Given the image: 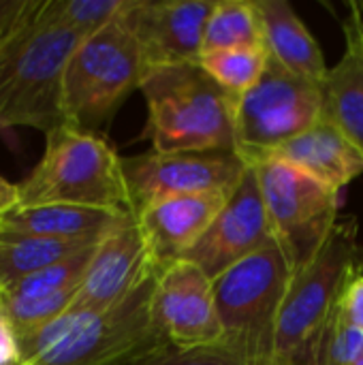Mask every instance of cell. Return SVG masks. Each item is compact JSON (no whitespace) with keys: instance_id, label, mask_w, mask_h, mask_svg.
<instances>
[{"instance_id":"cell-1","label":"cell","mask_w":363,"mask_h":365,"mask_svg":"<svg viewBox=\"0 0 363 365\" xmlns=\"http://www.w3.org/2000/svg\"><path fill=\"white\" fill-rule=\"evenodd\" d=\"M141 94L148 103L143 139L154 152H235L237 98L199 62L152 66Z\"/></svg>"},{"instance_id":"cell-2","label":"cell","mask_w":363,"mask_h":365,"mask_svg":"<svg viewBox=\"0 0 363 365\" xmlns=\"http://www.w3.org/2000/svg\"><path fill=\"white\" fill-rule=\"evenodd\" d=\"M45 152L17 184L21 205H79L133 214L122 156L96 133L62 124L49 130Z\"/></svg>"},{"instance_id":"cell-3","label":"cell","mask_w":363,"mask_h":365,"mask_svg":"<svg viewBox=\"0 0 363 365\" xmlns=\"http://www.w3.org/2000/svg\"><path fill=\"white\" fill-rule=\"evenodd\" d=\"M86 38L66 26L39 21L0 36V128L32 126L45 135L62 124V77Z\"/></svg>"},{"instance_id":"cell-4","label":"cell","mask_w":363,"mask_h":365,"mask_svg":"<svg viewBox=\"0 0 363 365\" xmlns=\"http://www.w3.org/2000/svg\"><path fill=\"white\" fill-rule=\"evenodd\" d=\"M293 272L282 248H265L212 280L223 342L242 365H276V338Z\"/></svg>"},{"instance_id":"cell-5","label":"cell","mask_w":363,"mask_h":365,"mask_svg":"<svg viewBox=\"0 0 363 365\" xmlns=\"http://www.w3.org/2000/svg\"><path fill=\"white\" fill-rule=\"evenodd\" d=\"M148 71L143 47L120 17L86 36L71 53L62 77L66 124L98 135L124 101L141 90Z\"/></svg>"},{"instance_id":"cell-6","label":"cell","mask_w":363,"mask_h":365,"mask_svg":"<svg viewBox=\"0 0 363 365\" xmlns=\"http://www.w3.org/2000/svg\"><path fill=\"white\" fill-rule=\"evenodd\" d=\"M363 274V246L355 216H340L319 255L293 274L276 338V365H304L310 344L344 289Z\"/></svg>"},{"instance_id":"cell-7","label":"cell","mask_w":363,"mask_h":365,"mask_svg":"<svg viewBox=\"0 0 363 365\" xmlns=\"http://www.w3.org/2000/svg\"><path fill=\"white\" fill-rule=\"evenodd\" d=\"M248 167L257 173L272 235L291 272L297 274L319 255L334 231L342 192L274 156L248 163Z\"/></svg>"},{"instance_id":"cell-8","label":"cell","mask_w":363,"mask_h":365,"mask_svg":"<svg viewBox=\"0 0 363 365\" xmlns=\"http://www.w3.org/2000/svg\"><path fill=\"white\" fill-rule=\"evenodd\" d=\"M323 120V88L267 62L261 81L237 101L235 152L248 165Z\"/></svg>"},{"instance_id":"cell-9","label":"cell","mask_w":363,"mask_h":365,"mask_svg":"<svg viewBox=\"0 0 363 365\" xmlns=\"http://www.w3.org/2000/svg\"><path fill=\"white\" fill-rule=\"evenodd\" d=\"M154 282L156 276L105 312H73L75 321L56 346L26 365H122L167 346L152 323Z\"/></svg>"},{"instance_id":"cell-10","label":"cell","mask_w":363,"mask_h":365,"mask_svg":"<svg viewBox=\"0 0 363 365\" xmlns=\"http://www.w3.org/2000/svg\"><path fill=\"white\" fill-rule=\"evenodd\" d=\"M248 165L237 152H145L122 158L133 214L171 197L233 192Z\"/></svg>"},{"instance_id":"cell-11","label":"cell","mask_w":363,"mask_h":365,"mask_svg":"<svg viewBox=\"0 0 363 365\" xmlns=\"http://www.w3.org/2000/svg\"><path fill=\"white\" fill-rule=\"evenodd\" d=\"M152 323L175 349L220 346L223 327L212 280L190 261H178L158 272L152 291Z\"/></svg>"},{"instance_id":"cell-12","label":"cell","mask_w":363,"mask_h":365,"mask_svg":"<svg viewBox=\"0 0 363 365\" xmlns=\"http://www.w3.org/2000/svg\"><path fill=\"white\" fill-rule=\"evenodd\" d=\"M270 242H274V235L263 195L255 169L248 167L229 201L182 261L195 263L210 280H214L265 248Z\"/></svg>"},{"instance_id":"cell-13","label":"cell","mask_w":363,"mask_h":365,"mask_svg":"<svg viewBox=\"0 0 363 365\" xmlns=\"http://www.w3.org/2000/svg\"><path fill=\"white\" fill-rule=\"evenodd\" d=\"M152 276L156 272L137 216L126 214L98 242L68 310L77 314L105 312L124 302Z\"/></svg>"},{"instance_id":"cell-14","label":"cell","mask_w":363,"mask_h":365,"mask_svg":"<svg viewBox=\"0 0 363 365\" xmlns=\"http://www.w3.org/2000/svg\"><path fill=\"white\" fill-rule=\"evenodd\" d=\"M214 0H126L120 21L143 47L152 66L199 62Z\"/></svg>"},{"instance_id":"cell-15","label":"cell","mask_w":363,"mask_h":365,"mask_svg":"<svg viewBox=\"0 0 363 365\" xmlns=\"http://www.w3.org/2000/svg\"><path fill=\"white\" fill-rule=\"evenodd\" d=\"M231 195L233 192L171 197L135 214L156 274L186 257Z\"/></svg>"},{"instance_id":"cell-16","label":"cell","mask_w":363,"mask_h":365,"mask_svg":"<svg viewBox=\"0 0 363 365\" xmlns=\"http://www.w3.org/2000/svg\"><path fill=\"white\" fill-rule=\"evenodd\" d=\"M344 53L323 81V118L338 126L363 154V9L349 4Z\"/></svg>"},{"instance_id":"cell-17","label":"cell","mask_w":363,"mask_h":365,"mask_svg":"<svg viewBox=\"0 0 363 365\" xmlns=\"http://www.w3.org/2000/svg\"><path fill=\"white\" fill-rule=\"evenodd\" d=\"M270 156L289 163L338 192L363 175V154L338 126L325 118L280 145Z\"/></svg>"},{"instance_id":"cell-18","label":"cell","mask_w":363,"mask_h":365,"mask_svg":"<svg viewBox=\"0 0 363 365\" xmlns=\"http://www.w3.org/2000/svg\"><path fill=\"white\" fill-rule=\"evenodd\" d=\"M263 28V47L272 62L295 77L323 86L329 68L321 45L287 0H255Z\"/></svg>"},{"instance_id":"cell-19","label":"cell","mask_w":363,"mask_h":365,"mask_svg":"<svg viewBox=\"0 0 363 365\" xmlns=\"http://www.w3.org/2000/svg\"><path fill=\"white\" fill-rule=\"evenodd\" d=\"M124 216L120 212L79 205L17 207L0 218V237L92 240L107 235Z\"/></svg>"},{"instance_id":"cell-20","label":"cell","mask_w":363,"mask_h":365,"mask_svg":"<svg viewBox=\"0 0 363 365\" xmlns=\"http://www.w3.org/2000/svg\"><path fill=\"white\" fill-rule=\"evenodd\" d=\"M103 237H92V240L0 237V287L4 289L30 274H36L53 263H60L98 244Z\"/></svg>"},{"instance_id":"cell-21","label":"cell","mask_w":363,"mask_h":365,"mask_svg":"<svg viewBox=\"0 0 363 365\" xmlns=\"http://www.w3.org/2000/svg\"><path fill=\"white\" fill-rule=\"evenodd\" d=\"M263 45V28L255 0H214L203 30V53Z\"/></svg>"},{"instance_id":"cell-22","label":"cell","mask_w":363,"mask_h":365,"mask_svg":"<svg viewBox=\"0 0 363 365\" xmlns=\"http://www.w3.org/2000/svg\"><path fill=\"white\" fill-rule=\"evenodd\" d=\"M267 62L270 56L263 45L208 51L199 58L201 68L237 101L261 81Z\"/></svg>"},{"instance_id":"cell-23","label":"cell","mask_w":363,"mask_h":365,"mask_svg":"<svg viewBox=\"0 0 363 365\" xmlns=\"http://www.w3.org/2000/svg\"><path fill=\"white\" fill-rule=\"evenodd\" d=\"M98 244L60 261L53 263L36 274H30L9 287L2 289V293L6 295H15V297H47V295H56L62 291H73L81 284L86 269L94 257Z\"/></svg>"},{"instance_id":"cell-24","label":"cell","mask_w":363,"mask_h":365,"mask_svg":"<svg viewBox=\"0 0 363 365\" xmlns=\"http://www.w3.org/2000/svg\"><path fill=\"white\" fill-rule=\"evenodd\" d=\"M124 6L126 0H43L41 21L66 26L90 36L118 19Z\"/></svg>"},{"instance_id":"cell-25","label":"cell","mask_w":363,"mask_h":365,"mask_svg":"<svg viewBox=\"0 0 363 365\" xmlns=\"http://www.w3.org/2000/svg\"><path fill=\"white\" fill-rule=\"evenodd\" d=\"M363 355V331L336 308L317 331L304 365H353Z\"/></svg>"},{"instance_id":"cell-26","label":"cell","mask_w":363,"mask_h":365,"mask_svg":"<svg viewBox=\"0 0 363 365\" xmlns=\"http://www.w3.org/2000/svg\"><path fill=\"white\" fill-rule=\"evenodd\" d=\"M77 289L62 291V293L47 295V297H15V295L2 293L0 314L13 325V329L21 338L26 334L56 321L58 317H62L71 308Z\"/></svg>"},{"instance_id":"cell-27","label":"cell","mask_w":363,"mask_h":365,"mask_svg":"<svg viewBox=\"0 0 363 365\" xmlns=\"http://www.w3.org/2000/svg\"><path fill=\"white\" fill-rule=\"evenodd\" d=\"M122 365H242L233 353L225 346H210V349H175V346H160L152 353H145L137 359H131Z\"/></svg>"},{"instance_id":"cell-28","label":"cell","mask_w":363,"mask_h":365,"mask_svg":"<svg viewBox=\"0 0 363 365\" xmlns=\"http://www.w3.org/2000/svg\"><path fill=\"white\" fill-rule=\"evenodd\" d=\"M338 310L349 321V325L363 331V274L351 280V284L344 289Z\"/></svg>"},{"instance_id":"cell-29","label":"cell","mask_w":363,"mask_h":365,"mask_svg":"<svg viewBox=\"0 0 363 365\" xmlns=\"http://www.w3.org/2000/svg\"><path fill=\"white\" fill-rule=\"evenodd\" d=\"M0 365H26L19 336L2 314H0Z\"/></svg>"},{"instance_id":"cell-30","label":"cell","mask_w":363,"mask_h":365,"mask_svg":"<svg viewBox=\"0 0 363 365\" xmlns=\"http://www.w3.org/2000/svg\"><path fill=\"white\" fill-rule=\"evenodd\" d=\"M19 205H21L19 186L6 182L4 178H0V218H4L6 214H11Z\"/></svg>"},{"instance_id":"cell-31","label":"cell","mask_w":363,"mask_h":365,"mask_svg":"<svg viewBox=\"0 0 363 365\" xmlns=\"http://www.w3.org/2000/svg\"><path fill=\"white\" fill-rule=\"evenodd\" d=\"M353 365H363V355H362V357H359V359H357V361H355V364H353Z\"/></svg>"},{"instance_id":"cell-32","label":"cell","mask_w":363,"mask_h":365,"mask_svg":"<svg viewBox=\"0 0 363 365\" xmlns=\"http://www.w3.org/2000/svg\"><path fill=\"white\" fill-rule=\"evenodd\" d=\"M0 299H2V287H0Z\"/></svg>"},{"instance_id":"cell-33","label":"cell","mask_w":363,"mask_h":365,"mask_svg":"<svg viewBox=\"0 0 363 365\" xmlns=\"http://www.w3.org/2000/svg\"><path fill=\"white\" fill-rule=\"evenodd\" d=\"M362 9H363V4H362Z\"/></svg>"}]
</instances>
